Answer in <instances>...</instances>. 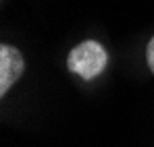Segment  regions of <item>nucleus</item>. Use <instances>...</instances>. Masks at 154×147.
<instances>
[{
	"instance_id": "7ed1b4c3",
	"label": "nucleus",
	"mask_w": 154,
	"mask_h": 147,
	"mask_svg": "<svg viewBox=\"0 0 154 147\" xmlns=\"http://www.w3.org/2000/svg\"><path fill=\"white\" fill-rule=\"evenodd\" d=\"M146 64H148L150 73L154 75V35L150 37V42L146 44Z\"/></svg>"
},
{
	"instance_id": "f257e3e1",
	"label": "nucleus",
	"mask_w": 154,
	"mask_h": 147,
	"mask_svg": "<svg viewBox=\"0 0 154 147\" xmlns=\"http://www.w3.org/2000/svg\"><path fill=\"white\" fill-rule=\"evenodd\" d=\"M108 50L96 40H83L71 48L67 56V69L83 81H92L106 71Z\"/></svg>"
},
{
	"instance_id": "f03ea898",
	"label": "nucleus",
	"mask_w": 154,
	"mask_h": 147,
	"mask_svg": "<svg viewBox=\"0 0 154 147\" xmlns=\"http://www.w3.org/2000/svg\"><path fill=\"white\" fill-rule=\"evenodd\" d=\"M25 73V58L21 50L11 44H0V98H4L13 85Z\"/></svg>"
}]
</instances>
